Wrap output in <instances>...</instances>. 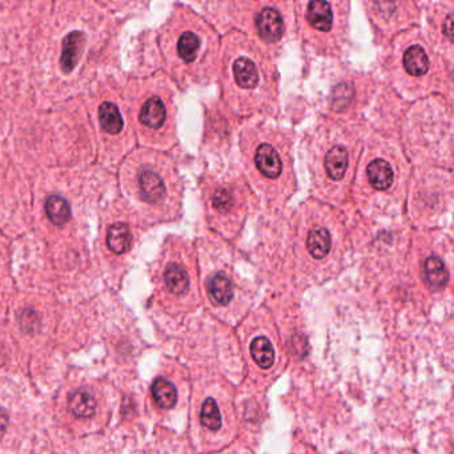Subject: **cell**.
Instances as JSON below:
<instances>
[{
    "mask_svg": "<svg viewBox=\"0 0 454 454\" xmlns=\"http://www.w3.org/2000/svg\"><path fill=\"white\" fill-rule=\"evenodd\" d=\"M352 152L347 144L336 141L328 145L320 160L321 175L331 185L344 183L352 167Z\"/></svg>",
    "mask_w": 454,
    "mask_h": 454,
    "instance_id": "obj_4",
    "label": "cell"
},
{
    "mask_svg": "<svg viewBox=\"0 0 454 454\" xmlns=\"http://www.w3.org/2000/svg\"><path fill=\"white\" fill-rule=\"evenodd\" d=\"M422 271H424V277H425L426 282L433 289L444 288L449 280V274H448L444 260L435 255L425 258Z\"/></svg>",
    "mask_w": 454,
    "mask_h": 454,
    "instance_id": "obj_15",
    "label": "cell"
},
{
    "mask_svg": "<svg viewBox=\"0 0 454 454\" xmlns=\"http://www.w3.org/2000/svg\"><path fill=\"white\" fill-rule=\"evenodd\" d=\"M305 21L311 30L329 34L336 27V8L328 1H309L305 6Z\"/></svg>",
    "mask_w": 454,
    "mask_h": 454,
    "instance_id": "obj_7",
    "label": "cell"
},
{
    "mask_svg": "<svg viewBox=\"0 0 454 454\" xmlns=\"http://www.w3.org/2000/svg\"><path fill=\"white\" fill-rule=\"evenodd\" d=\"M251 167L268 188L280 184L288 174L289 163L282 145L274 138H262L251 149Z\"/></svg>",
    "mask_w": 454,
    "mask_h": 454,
    "instance_id": "obj_1",
    "label": "cell"
},
{
    "mask_svg": "<svg viewBox=\"0 0 454 454\" xmlns=\"http://www.w3.org/2000/svg\"><path fill=\"white\" fill-rule=\"evenodd\" d=\"M365 180L371 191L377 194L389 192L395 183V168L388 158L375 156L365 165Z\"/></svg>",
    "mask_w": 454,
    "mask_h": 454,
    "instance_id": "obj_6",
    "label": "cell"
},
{
    "mask_svg": "<svg viewBox=\"0 0 454 454\" xmlns=\"http://www.w3.org/2000/svg\"><path fill=\"white\" fill-rule=\"evenodd\" d=\"M231 84L240 95L252 96L261 94L268 79L267 71L262 67V60L257 54L241 52L237 54L229 64Z\"/></svg>",
    "mask_w": 454,
    "mask_h": 454,
    "instance_id": "obj_2",
    "label": "cell"
},
{
    "mask_svg": "<svg viewBox=\"0 0 454 454\" xmlns=\"http://www.w3.org/2000/svg\"><path fill=\"white\" fill-rule=\"evenodd\" d=\"M99 120L101 128L111 135H116L123 128V118L114 103L105 101L100 105Z\"/></svg>",
    "mask_w": 454,
    "mask_h": 454,
    "instance_id": "obj_20",
    "label": "cell"
},
{
    "mask_svg": "<svg viewBox=\"0 0 454 454\" xmlns=\"http://www.w3.org/2000/svg\"><path fill=\"white\" fill-rule=\"evenodd\" d=\"M178 55L185 64H196L201 55L207 56L209 50V43L207 41V35L203 38L198 31L187 30L178 37L176 44Z\"/></svg>",
    "mask_w": 454,
    "mask_h": 454,
    "instance_id": "obj_9",
    "label": "cell"
},
{
    "mask_svg": "<svg viewBox=\"0 0 454 454\" xmlns=\"http://www.w3.org/2000/svg\"><path fill=\"white\" fill-rule=\"evenodd\" d=\"M8 424V415L4 412V409H0V435H3Z\"/></svg>",
    "mask_w": 454,
    "mask_h": 454,
    "instance_id": "obj_24",
    "label": "cell"
},
{
    "mask_svg": "<svg viewBox=\"0 0 454 454\" xmlns=\"http://www.w3.org/2000/svg\"><path fill=\"white\" fill-rule=\"evenodd\" d=\"M209 214L218 223H231L240 218L241 214V192L240 189L228 183L212 187L208 194Z\"/></svg>",
    "mask_w": 454,
    "mask_h": 454,
    "instance_id": "obj_3",
    "label": "cell"
},
{
    "mask_svg": "<svg viewBox=\"0 0 454 454\" xmlns=\"http://www.w3.org/2000/svg\"><path fill=\"white\" fill-rule=\"evenodd\" d=\"M251 355L257 365L262 369H269L275 361V349L271 341L265 337H256L251 344Z\"/></svg>",
    "mask_w": 454,
    "mask_h": 454,
    "instance_id": "obj_21",
    "label": "cell"
},
{
    "mask_svg": "<svg viewBox=\"0 0 454 454\" xmlns=\"http://www.w3.org/2000/svg\"><path fill=\"white\" fill-rule=\"evenodd\" d=\"M255 28L264 43L275 44L282 39L285 32V20L280 10L274 6H264L255 17Z\"/></svg>",
    "mask_w": 454,
    "mask_h": 454,
    "instance_id": "obj_5",
    "label": "cell"
},
{
    "mask_svg": "<svg viewBox=\"0 0 454 454\" xmlns=\"http://www.w3.org/2000/svg\"><path fill=\"white\" fill-rule=\"evenodd\" d=\"M140 121L152 130H158L164 125L167 118V107L158 96H151L147 100L140 111Z\"/></svg>",
    "mask_w": 454,
    "mask_h": 454,
    "instance_id": "obj_13",
    "label": "cell"
},
{
    "mask_svg": "<svg viewBox=\"0 0 454 454\" xmlns=\"http://www.w3.org/2000/svg\"><path fill=\"white\" fill-rule=\"evenodd\" d=\"M208 293L218 305H228L234 298L232 280L223 272H216L208 280Z\"/></svg>",
    "mask_w": 454,
    "mask_h": 454,
    "instance_id": "obj_14",
    "label": "cell"
},
{
    "mask_svg": "<svg viewBox=\"0 0 454 454\" xmlns=\"http://www.w3.org/2000/svg\"><path fill=\"white\" fill-rule=\"evenodd\" d=\"M45 212L55 225H63L71 218V207L65 198L54 195L45 201Z\"/></svg>",
    "mask_w": 454,
    "mask_h": 454,
    "instance_id": "obj_22",
    "label": "cell"
},
{
    "mask_svg": "<svg viewBox=\"0 0 454 454\" xmlns=\"http://www.w3.org/2000/svg\"><path fill=\"white\" fill-rule=\"evenodd\" d=\"M335 248L332 232L320 224L311 227L305 235V251L313 260L321 261L331 255Z\"/></svg>",
    "mask_w": 454,
    "mask_h": 454,
    "instance_id": "obj_10",
    "label": "cell"
},
{
    "mask_svg": "<svg viewBox=\"0 0 454 454\" xmlns=\"http://www.w3.org/2000/svg\"><path fill=\"white\" fill-rule=\"evenodd\" d=\"M138 187L141 198L149 204L161 203L167 195V187L164 180L156 171L141 169L138 175Z\"/></svg>",
    "mask_w": 454,
    "mask_h": 454,
    "instance_id": "obj_11",
    "label": "cell"
},
{
    "mask_svg": "<svg viewBox=\"0 0 454 454\" xmlns=\"http://www.w3.org/2000/svg\"><path fill=\"white\" fill-rule=\"evenodd\" d=\"M152 395L155 402L163 409L174 408L178 400V392L175 385L163 377H158L154 381Z\"/></svg>",
    "mask_w": 454,
    "mask_h": 454,
    "instance_id": "obj_19",
    "label": "cell"
},
{
    "mask_svg": "<svg viewBox=\"0 0 454 454\" xmlns=\"http://www.w3.org/2000/svg\"><path fill=\"white\" fill-rule=\"evenodd\" d=\"M132 243V235L130 227L125 223H115L110 227L107 235V245L108 248L116 254L123 255L125 254Z\"/></svg>",
    "mask_w": 454,
    "mask_h": 454,
    "instance_id": "obj_16",
    "label": "cell"
},
{
    "mask_svg": "<svg viewBox=\"0 0 454 454\" xmlns=\"http://www.w3.org/2000/svg\"><path fill=\"white\" fill-rule=\"evenodd\" d=\"M201 424L211 429V431H218L221 428V415L218 411V404L214 398L205 400L201 408Z\"/></svg>",
    "mask_w": 454,
    "mask_h": 454,
    "instance_id": "obj_23",
    "label": "cell"
},
{
    "mask_svg": "<svg viewBox=\"0 0 454 454\" xmlns=\"http://www.w3.org/2000/svg\"><path fill=\"white\" fill-rule=\"evenodd\" d=\"M401 65L404 72L413 78V79H422L426 76L432 68V61L429 54L420 43L409 44L401 56Z\"/></svg>",
    "mask_w": 454,
    "mask_h": 454,
    "instance_id": "obj_8",
    "label": "cell"
},
{
    "mask_svg": "<svg viewBox=\"0 0 454 454\" xmlns=\"http://www.w3.org/2000/svg\"><path fill=\"white\" fill-rule=\"evenodd\" d=\"M164 281L168 291L174 295H183L189 288V276L180 264H171L164 272Z\"/></svg>",
    "mask_w": 454,
    "mask_h": 454,
    "instance_id": "obj_18",
    "label": "cell"
},
{
    "mask_svg": "<svg viewBox=\"0 0 454 454\" xmlns=\"http://www.w3.org/2000/svg\"><path fill=\"white\" fill-rule=\"evenodd\" d=\"M68 408L72 412V415L79 418H90L95 415L96 401L95 397L88 391L78 389L70 395Z\"/></svg>",
    "mask_w": 454,
    "mask_h": 454,
    "instance_id": "obj_17",
    "label": "cell"
},
{
    "mask_svg": "<svg viewBox=\"0 0 454 454\" xmlns=\"http://www.w3.org/2000/svg\"><path fill=\"white\" fill-rule=\"evenodd\" d=\"M84 43H85V35L80 31H74L65 37V39L63 41V51L60 58L61 70L65 74H70L76 67Z\"/></svg>",
    "mask_w": 454,
    "mask_h": 454,
    "instance_id": "obj_12",
    "label": "cell"
}]
</instances>
